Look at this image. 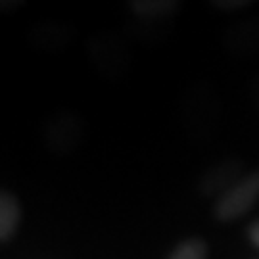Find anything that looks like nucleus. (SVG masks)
Segmentation results:
<instances>
[{"instance_id": "3", "label": "nucleus", "mask_w": 259, "mask_h": 259, "mask_svg": "<svg viewBox=\"0 0 259 259\" xmlns=\"http://www.w3.org/2000/svg\"><path fill=\"white\" fill-rule=\"evenodd\" d=\"M83 135V121L73 113H58L54 115L45 131L48 148L56 154H65L79 142Z\"/></svg>"}, {"instance_id": "9", "label": "nucleus", "mask_w": 259, "mask_h": 259, "mask_svg": "<svg viewBox=\"0 0 259 259\" xmlns=\"http://www.w3.org/2000/svg\"><path fill=\"white\" fill-rule=\"evenodd\" d=\"M253 2L255 0H209V4L219 12H234V10L248 8Z\"/></svg>"}, {"instance_id": "11", "label": "nucleus", "mask_w": 259, "mask_h": 259, "mask_svg": "<svg viewBox=\"0 0 259 259\" xmlns=\"http://www.w3.org/2000/svg\"><path fill=\"white\" fill-rule=\"evenodd\" d=\"M25 0H0V6L4 12H16Z\"/></svg>"}, {"instance_id": "1", "label": "nucleus", "mask_w": 259, "mask_h": 259, "mask_svg": "<svg viewBox=\"0 0 259 259\" xmlns=\"http://www.w3.org/2000/svg\"><path fill=\"white\" fill-rule=\"evenodd\" d=\"M259 200V169L246 173L225 196L213 205V215L219 221H234L250 211Z\"/></svg>"}, {"instance_id": "4", "label": "nucleus", "mask_w": 259, "mask_h": 259, "mask_svg": "<svg viewBox=\"0 0 259 259\" xmlns=\"http://www.w3.org/2000/svg\"><path fill=\"white\" fill-rule=\"evenodd\" d=\"M89 56L98 69L110 71V73H117L125 65V52L121 48L119 40L108 35L94 37L89 42Z\"/></svg>"}, {"instance_id": "6", "label": "nucleus", "mask_w": 259, "mask_h": 259, "mask_svg": "<svg viewBox=\"0 0 259 259\" xmlns=\"http://www.w3.org/2000/svg\"><path fill=\"white\" fill-rule=\"evenodd\" d=\"M181 6V0H129L131 12L139 19L165 21Z\"/></svg>"}, {"instance_id": "12", "label": "nucleus", "mask_w": 259, "mask_h": 259, "mask_svg": "<svg viewBox=\"0 0 259 259\" xmlns=\"http://www.w3.org/2000/svg\"><path fill=\"white\" fill-rule=\"evenodd\" d=\"M251 98H253V104L257 106L259 110V77L251 83Z\"/></svg>"}, {"instance_id": "2", "label": "nucleus", "mask_w": 259, "mask_h": 259, "mask_svg": "<svg viewBox=\"0 0 259 259\" xmlns=\"http://www.w3.org/2000/svg\"><path fill=\"white\" fill-rule=\"evenodd\" d=\"M244 177L242 159H225L209 167L198 181V192L204 198H221Z\"/></svg>"}, {"instance_id": "10", "label": "nucleus", "mask_w": 259, "mask_h": 259, "mask_svg": "<svg viewBox=\"0 0 259 259\" xmlns=\"http://www.w3.org/2000/svg\"><path fill=\"white\" fill-rule=\"evenodd\" d=\"M248 238H250V242L255 248H259V219L248 227Z\"/></svg>"}, {"instance_id": "7", "label": "nucleus", "mask_w": 259, "mask_h": 259, "mask_svg": "<svg viewBox=\"0 0 259 259\" xmlns=\"http://www.w3.org/2000/svg\"><path fill=\"white\" fill-rule=\"evenodd\" d=\"M21 221V207L12 192H2L0 196V240L8 242L18 231Z\"/></svg>"}, {"instance_id": "8", "label": "nucleus", "mask_w": 259, "mask_h": 259, "mask_svg": "<svg viewBox=\"0 0 259 259\" xmlns=\"http://www.w3.org/2000/svg\"><path fill=\"white\" fill-rule=\"evenodd\" d=\"M169 259H207V246L202 238H188L177 246Z\"/></svg>"}, {"instance_id": "5", "label": "nucleus", "mask_w": 259, "mask_h": 259, "mask_svg": "<svg viewBox=\"0 0 259 259\" xmlns=\"http://www.w3.org/2000/svg\"><path fill=\"white\" fill-rule=\"evenodd\" d=\"M73 31L65 23H56V21H45L37 23L29 33L31 45L38 50H60L67 42H71Z\"/></svg>"}]
</instances>
